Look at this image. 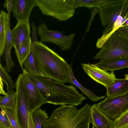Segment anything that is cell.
<instances>
[{
	"label": "cell",
	"instance_id": "1",
	"mask_svg": "<svg viewBox=\"0 0 128 128\" xmlns=\"http://www.w3.org/2000/svg\"><path fill=\"white\" fill-rule=\"evenodd\" d=\"M32 37L36 64L38 70L49 78L63 83L68 82V64L56 53Z\"/></svg>",
	"mask_w": 128,
	"mask_h": 128
},
{
	"label": "cell",
	"instance_id": "2",
	"mask_svg": "<svg viewBox=\"0 0 128 128\" xmlns=\"http://www.w3.org/2000/svg\"><path fill=\"white\" fill-rule=\"evenodd\" d=\"M91 106L87 104L78 110L74 106L63 105L52 113L44 123L43 128H89Z\"/></svg>",
	"mask_w": 128,
	"mask_h": 128
},
{
	"label": "cell",
	"instance_id": "3",
	"mask_svg": "<svg viewBox=\"0 0 128 128\" xmlns=\"http://www.w3.org/2000/svg\"><path fill=\"white\" fill-rule=\"evenodd\" d=\"M128 9V0L113 3L101 7L99 13L101 23L104 26L102 36L96 43V46L101 48L108 39L110 34L112 30L114 23L120 16L124 17Z\"/></svg>",
	"mask_w": 128,
	"mask_h": 128
},
{
	"label": "cell",
	"instance_id": "4",
	"mask_svg": "<svg viewBox=\"0 0 128 128\" xmlns=\"http://www.w3.org/2000/svg\"><path fill=\"white\" fill-rule=\"evenodd\" d=\"M42 14L54 18L60 22L66 20L74 15V0H35Z\"/></svg>",
	"mask_w": 128,
	"mask_h": 128
},
{
	"label": "cell",
	"instance_id": "5",
	"mask_svg": "<svg viewBox=\"0 0 128 128\" xmlns=\"http://www.w3.org/2000/svg\"><path fill=\"white\" fill-rule=\"evenodd\" d=\"M37 77L40 81L55 90L56 105L67 104L77 106L81 104L87 98L80 94L76 88L72 85L66 86L50 78Z\"/></svg>",
	"mask_w": 128,
	"mask_h": 128
},
{
	"label": "cell",
	"instance_id": "6",
	"mask_svg": "<svg viewBox=\"0 0 128 128\" xmlns=\"http://www.w3.org/2000/svg\"><path fill=\"white\" fill-rule=\"evenodd\" d=\"M128 56V38L116 30L105 42L94 58L103 60Z\"/></svg>",
	"mask_w": 128,
	"mask_h": 128
},
{
	"label": "cell",
	"instance_id": "7",
	"mask_svg": "<svg viewBox=\"0 0 128 128\" xmlns=\"http://www.w3.org/2000/svg\"><path fill=\"white\" fill-rule=\"evenodd\" d=\"M37 31L40 42L53 43L59 46L63 51L70 49L76 35L75 33H72L65 35L62 32L49 30L47 25L42 22L38 26Z\"/></svg>",
	"mask_w": 128,
	"mask_h": 128
},
{
	"label": "cell",
	"instance_id": "8",
	"mask_svg": "<svg viewBox=\"0 0 128 128\" xmlns=\"http://www.w3.org/2000/svg\"><path fill=\"white\" fill-rule=\"evenodd\" d=\"M96 105L106 115L110 118L114 119L128 109V91L118 96L107 97Z\"/></svg>",
	"mask_w": 128,
	"mask_h": 128
},
{
	"label": "cell",
	"instance_id": "9",
	"mask_svg": "<svg viewBox=\"0 0 128 128\" xmlns=\"http://www.w3.org/2000/svg\"><path fill=\"white\" fill-rule=\"evenodd\" d=\"M16 94V108L17 118L21 128H28L29 111L25 92L23 76L20 74L15 82Z\"/></svg>",
	"mask_w": 128,
	"mask_h": 128
},
{
	"label": "cell",
	"instance_id": "10",
	"mask_svg": "<svg viewBox=\"0 0 128 128\" xmlns=\"http://www.w3.org/2000/svg\"><path fill=\"white\" fill-rule=\"evenodd\" d=\"M24 86L29 111L32 112L44 104L47 103L39 90L23 71Z\"/></svg>",
	"mask_w": 128,
	"mask_h": 128
},
{
	"label": "cell",
	"instance_id": "11",
	"mask_svg": "<svg viewBox=\"0 0 128 128\" xmlns=\"http://www.w3.org/2000/svg\"><path fill=\"white\" fill-rule=\"evenodd\" d=\"M81 65L84 72L90 78L106 88L113 84L116 78L114 71L108 72L94 64H83Z\"/></svg>",
	"mask_w": 128,
	"mask_h": 128
},
{
	"label": "cell",
	"instance_id": "12",
	"mask_svg": "<svg viewBox=\"0 0 128 128\" xmlns=\"http://www.w3.org/2000/svg\"><path fill=\"white\" fill-rule=\"evenodd\" d=\"M11 32L13 48L16 50L30 38L29 21H17Z\"/></svg>",
	"mask_w": 128,
	"mask_h": 128
},
{
	"label": "cell",
	"instance_id": "13",
	"mask_svg": "<svg viewBox=\"0 0 128 128\" xmlns=\"http://www.w3.org/2000/svg\"><path fill=\"white\" fill-rule=\"evenodd\" d=\"M36 6L35 0H13V16L17 21H29L31 12Z\"/></svg>",
	"mask_w": 128,
	"mask_h": 128
},
{
	"label": "cell",
	"instance_id": "14",
	"mask_svg": "<svg viewBox=\"0 0 128 128\" xmlns=\"http://www.w3.org/2000/svg\"><path fill=\"white\" fill-rule=\"evenodd\" d=\"M24 71L32 82L37 88L44 98L47 103L56 105V96L55 90L40 81L37 76H34L28 72L26 69Z\"/></svg>",
	"mask_w": 128,
	"mask_h": 128
},
{
	"label": "cell",
	"instance_id": "15",
	"mask_svg": "<svg viewBox=\"0 0 128 128\" xmlns=\"http://www.w3.org/2000/svg\"><path fill=\"white\" fill-rule=\"evenodd\" d=\"M92 124L94 123L97 128H114L113 120L102 112L94 104L91 107Z\"/></svg>",
	"mask_w": 128,
	"mask_h": 128
},
{
	"label": "cell",
	"instance_id": "16",
	"mask_svg": "<svg viewBox=\"0 0 128 128\" xmlns=\"http://www.w3.org/2000/svg\"><path fill=\"white\" fill-rule=\"evenodd\" d=\"M95 65L106 71H114L128 68V56L100 60Z\"/></svg>",
	"mask_w": 128,
	"mask_h": 128
},
{
	"label": "cell",
	"instance_id": "17",
	"mask_svg": "<svg viewBox=\"0 0 128 128\" xmlns=\"http://www.w3.org/2000/svg\"><path fill=\"white\" fill-rule=\"evenodd\" d=\"M10 24V18L8 13L1 10L0 15V56L4 53L7 35Z\"/></svg>",
	"mask_w": 128,
	"mask_h": 128
},
{
	"label": "cell",
	"instance_id": "18",
	"mask_svg": "<svg viewBox=\"0 0 128 128\" xmlns=\"http://www.w3.org/2000/svg\"><path fill=\"white\" fill-rule=\"evenodd\" d=\"M107 97H112L124 94L128 91V79H117L106 88Z\"/></svg>",
	"mask_w": 128,
	"mask_h": 128
},
{
	"label": "cell",
	"instance_id": "19",
	"mask_svg": "<svg viewBox=\"0 0 128 128\" xmlns=\"http://www.w3.org/2000/svg\"><path fill=\"white\" fill-rule=\"evenodd\" d=\"M68 72L69 75L68 83L73 84L77 86L81 90L83 94L89 98L90 100H91L94 102H97L105 98V96H97L94 94L93 92L89 89L86 88L82 86L74 77L71 65L69 64L68 66Z\"/></svg>",
	"mask_w": 128,
	"mask_h": 128
},
{
	"label": "cell",
	"instance_id": "20",
	"mask_svg": "<svg viewBox=\"0 0 128 128\" xmlns=\"http://www.w3.org/2000/svg\"><path fill=\"white\" fill-rule=\"evenodd\" d=\"M122 0H74L75 8L82 7L100 8Z\"/></svg>",
	"mask_w": 128,
	"mask_h": 128
},
{
	"label": "cell",
	"instance_id": "21",
	"mask_svg": "<svg viewBox=\"0 0 128 128\" xmlns=\"http://www.w3.org/2000/svg\"><path fill=\"white\" fill-rule=\"evenodd\" d=\"M33 42H32L30 52L24 61L23 64L24 69L29 73L36 76L46 78V76L37 69L34 52Z\"/></svg>",
	"mask_w": 128,
	"mask_h": 128
},
{
	"label": "cell",
	"instance_id": "22",
	"mask_svg": "<svg viewBox=\"0 0 128 128\" xmlns=\"http://www.w3.org/2000/svg\"><path fill=\"white\" fill-rule=\"evenodd\" d=\"M6 46L4 53L5 54L4 59L6 62L5 68L8 72H10L11 71L12 68L15 65V63L12 59L10 56L11 49L13 48V46L12 42V34L10 24L7 35Z\"/></svg>",
	"mask_w": 128,
	"mask_h": 128
},
{
	"label": "cell",
	"instance_id": "23",
	"mask_svg": "<svg viewBox=\"0 0 128 128\" xmlns=\"http://www.w3.org/2000/svg\"><path fill=\"white\" fill-rule=\"evenodd\" d=\"M32 42L30 38L17 50L15 51L22 71L24 69V63L30 52Z\"/></svg>",
	"mask_w": 128,
	"mask_h": 128
},
{
	"label": "cell",
	"instance_id": "24",
	"mask_svg": "<svg viewBox=\"0 0 128 128\" xmlns=\"http://www.w3.org/2000/svg\"><path fill=\"white\" fill-rule=\"evenodd\" d=\"M16 104V91L0 97V108H5L15 110Z\"/></svg>",
	"mask_w": 128,
	"mask_h": 128
},
{
	"label": "cell",
	"instance_id": "25",
	"mask_svg": "<svg viewBox=\"0 0 128 128\" xmlns=\"http://www.w3.org/2000/svg\"><path fill=\"white\" fill-rule=\"evenodd\" d=\"M7 72L5 67H4L0 63V79L6 84V85L7 93V94H9L14 92L13 88H16V84L12 80Z\"/></svg>",
	"mask_w": 128,
	"mask_h": 128
},
{
	"label": "cell",
	"instance_id": "26",
	"mask_svg": "<svg viewBox=\"0 0 128 128\" xmlns=\"http://www.w3.org/2000/svg\"><path fill=\"white\" fill-rule=\"evenodd\" d=\"M32 114L35 128H42V125L49 118L46 111L41 108L33 112Z\"/></svg>",
	"mask_w": 128,
	"mask_h": 128
},
{
	"label": "cell",
	"instance_id": "27",
	"mask_svg": "<svg viewBox=\"0 0 128 128\" xmlns=\"http://www.w3.org/2000/svg\"><path fill=\"white\" fill-rule=\"evenodd\" d=\"M114 128H128V109L113 120Z\"/></svg>",
	"mask_w": 128,
	"mask_h": 128
},
{
	"label": "cell",
	"instance_id": "28",
	"mask_svg": "<svg viewBox=\"0 0 128 128\" xmlns=\"http://www.w3.org/2000/svg\"><path fill=\"white\" fill-rule=\"evenodd\" d=\"M2 108L5 111L12 128H21L17 118L16 109L14 110L5 108Z\"/></svg>",
	"mask_w": 128,
	"mask_h": 128
},
{
	"label": "cell",
	"instance_id": "29",
	"mask_svg": "<svg viewBox=\"0 0 128 128\" xmlns=\"http://www.w3.org/2000/svg\"><path fill=\"white\" fill-rule=\"evenodd\" d=\"M0 114V128H9L11 126L10 123L6 116L5 111L2 108Z\"/></svg>",
	"mask_w": 128,
	"mask_h": 128
},
{
	"label": "cell",
	"instance_id": "30",
	"mask_svg": "<svg viewBox=\"0 0 128 128\" xmlns=\"http://www.w3.org/2000/svg\"><path fill=\"white\" fill-rule=\"evenodd\" d=\"M13 0H6L3 4L4 8H6L8 16L10 18V14L12 11Z\"/></svg>",
	"mask_w": 128,
	"mask_h": 128
},
{
	"label": "cell",
	"instance_id": "31",
	"mask_svg": "<svg viewBox=\"0 0 128 128\" xmlns=\"http://www.w3.org/2000/svg\"><path fill=\"white\" fill-rule=\"evenodd\" d=\"M116 31L128 38V24L122 25Z\"/></svg>",
	"mask_w": 128,
	"mask_h": 128
},
{
	"label": "cell",
	"instance_id": "32",
	"mask_svg": "<svg viewBox=\"0 0 128 128\" xmlns=\"http://www.w3.org/2000/svg\"><path fill=\"white\" fill-rule=\"evenodd\" d=\"M99 8H94L93 10L91 12V17L90 20V21L88 23L87 28L86 30V32L89 31L90 27L91 26L92 22L96 14L99 11Z\"/></svg>",
	"mask_w": 128,
	"mask_h": 128
},
{
	"label": "cell",
	"instance_id": "33",
	"mask_svg": "<svg viewBox=\"0 0 128 128\" xmlns=\"http://www.w3.org/2000/svg\"><path fill=\"white\" fill-rule=\"evenodd\" d=\"M28 128H35L33 119L32 112H29L28 120Z\"/></svg>",
	"mask_w": 128,
	"mask_h": 128
},
{
	"label": "cell",
	"instance_id": "34",
	"mask_svg": "<svg viewBox=\"0 0 128 128\" xmlns=\"http://www.w3.org/2000/svg\"><path fill=\"white\" fill-rule=\"evenodd\" d=\"M3 84L2 83V81L0 79V93L4 96L8 94L7 93H6L4 90Z\"/></svg>",
	"mask_w": 128,
	"mask_h": 128
},
{
	"label": "cell",
	"instance_id": "35",
	"mask_svg": "<svg viewBox=\"0 0 128 128\" xmlns=\"http://www.w3.org/2000/svg\"><path fill=\"white\" fill-rule=\"evenodd\" d=\"M92 128H97L94 123H92Z\"/></svg>",
	"mask_w": 128,
	"mask_h": 128
},
{
	"label": "cell",
	"instance_id": "36",
	"mask_svg": "<svg viewBox=\"0 0 128 128\" xmlns=\"http://www.w3.org/2000/svg\"><path fill=\"white\" fill-rule=\"evenodd\" d=\"M125 78L128 79V74L125 75Z\"/></svg>",
	"mask_w": 128,
	"mask_h": 128
},
{
	"label": "cell",
	"instance_id": "37",
	"mask_svg": "<svg viewBox=\"0 0 128 128\" xmlns=\"http://www.w3.org/2000/svg\"><path fill=\"white\" fill-rule=\"evenodd\" d=\"M126 14L128 15V9L127 11Z\"/></svg>",
	"mask_w": 128,
	"mask_h": 128
},
{
	"label": "cell",
	"instance_id": "38",
	"mask_svg": "<svg viewBox=\"0 0 128 128\" xmlns=\"http://www.w3.org/2000/svg\"><path fill=\"white\" fill-rule=\"evenodd\" d=\"M12 128V127L11 126H10V128Z\"/></svg>",
	"mask_w": 128,
	"mask_h": 128
},
{
	"label": "cell",
	"instance_id": "39",
	"mask_svg": "<svg viewBox=\"0 0 128 128\" xmlns=\"http://www.w3.org/2000/svg\"></svg>",
	"mask_w": 128,
	"mask_h": 128
},
{
	"label": "cell",
	"instance_id": "40",
	"mask_svg": "<svg viewBox=\"0 0 128 128\" xmlns=\"http://www.w3.org/2000/svg\"></svg>",
	"mask_w": 128,
	"mask_h": 128
}]
</instances>
